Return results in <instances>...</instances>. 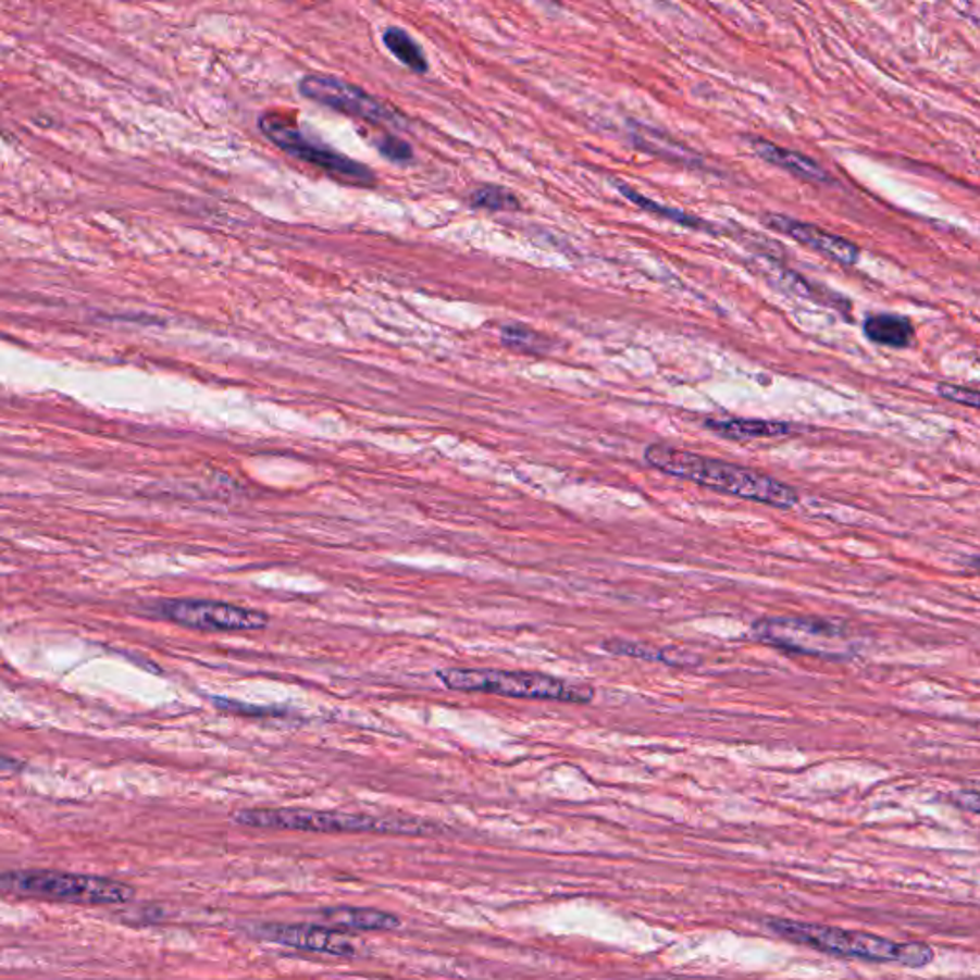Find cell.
<instances>
[{
  "mask_svg": "<svg viewBox=\"0 0 980 980\" xmlns=\"http://www.w3.org/2000/svg\"><path fill=\"white\" fill-rule=\"evenodd\" d=\"M644 460L654 470L662 471L672 477L692 481L695 485L707 486L722 495L735 496L742 500L765 504L781 510H790L798 504L797 491L778 479L724 460L695 455L684 448L649 445L644 452Z\"/></svg>",
  "mask_w": 980,
  "mask_h": 980,
  "instance_id": "1",
  "label": "cell"
},
{
  "mask_svg": "<svg viewBox=\"0 0 980 980\" xmlns=\"http://www.w3.org/2000/svg\"><path fill=\"white\" fill-rule=\"evenodd\" d=\"M768 927L785 941L818 950L823 954L871 964H898L902 967H927L934 959L931 946L923 942H894L879 934L846 931L831 925L806 923L795 919H770Z\"/></svg>",
  "mask_w": 980,
  "mask_h": 980,
  "instance_id": "2",
  "label": "cell"
},
{
  "mask_svg": "<svg viewBox=\"0 0 980 980\" xmlns=\"http://www.w3.org/2000/svg\"><path fill=\"white\" fill-rule=\"evenodd\" d=\"M232 820L239 826L263 829H289L307 833H385V835H435L441 829L418 818H377L368 814L314 812L294 808L238 810Z\"/></svg>",
  "mask_w": 980,
  "mask_h": 980,
  "instance_id": "3",
  "label": "cell"
},
{
  "mask_svg": "<svg viewBox=\"0 0 980 980\" xmlns=\"http://www.w3.org/2000/svg\"><path fill=\"white\" fill-rule=\"evenodd\" d=\"M437 678L455 692L503 695L531 702H561L588 705L596 692L591 685L573 684L541 672L498 669H443Z\"/></svg>",
  "mask_w": 980,
  "mask_h": 980,
  "instance_id": "4",
  "label": "cell"
},
{
  "mask_svg": "<svg viewBox=\"0 0 980 980\" xmlns=\"http://www.w3.org/2000/svg\"><path fill=\"white\" fill-rule=\"evenodd\" d=\"M753 636L766 646L823 661H848L858 642L843 622L821 617H762L753 622Z\"/></svg>",
  "mask_w": 980,
  "mask_h": 980,
  "instance_id": "5",
  "label": "cell"
},
{
  "mask_svg": "<svg viewBox=\"0 0 980 980\" xmlns=\"http://www.w3.org/2000/svg\"><path fill=\"white\" fill-rule=\"evenodd\" d=\"M4 893L37 896L47 901L73 902V904H125L135 898V889L106 877L62 873L48 869L7 871L2 876Z\"/></svg>",
  "mask_w": 980,
  "mask_h": 980,
  "instance_id": "6",
  "label": "cell"
},
{
  "mask_svg": "<svg viewBox=\"0 0 980 980\" xmlns=\"http://www.w3.org/2000/svg\"><path fill=\"white\" fill-rule=\"evenodd\" d=\"M259 128L272 144H276L280 150H284L287 156L305 161V163H311L314 168L326 171L327 175L335 176L339 181H347V183L359 184V186H372L375 183L372 169L343 156V153L335 152L324 142L312 140L311 136L305 135L296 123L282 117L278 113L261 115Z\"/></svg>",
  "mask_w": 980,
  "mask_h": 980,
  "instance_id": "7",
  "label": "cell"
},
{
  "mask_svg": "<svg viewBox=\"0 0 980 980\" xmlns=\"http://www.w3.org/2000/svg\"><path fill=\"white\" fill-rule=\"evenodd\" d=\"M152 613L188 629L211 632H249L271 624V617L263 611L208 599H161L153 604Z\"/></svg>",
  "mask_w": 980,
  "mask_h": 980,
  "instance_id": "8",
  "label": "cell"
},
{
  "mask_svg": "<svg viewBox=\"0 0 980 980\" xmlns=\"http://www.w3.org/2000/svg\"><path fill=\"white\" fill-rule=\"evenodd\" d=\"M299 92L307 100L357 120L370 121L374 125L405 128V120L400 117V113L390 110L389 106L383 104L374 96L368 95L367 90L347 80L327 75H307L299 80Z\"/></svg>",
  "mask_w": 980,
  "mask_h": 980,
  "instance_id": "9",
  "label": "cell"
},
{
  "mask_svg": "<svg viewBox=\"0 0 980 980\" xmlns=\"http://www.w3.org/2000/svg\"><path fill=\"white\" fill-rule=\"evenodd\" d=\"M261 936L266 941L276 942L289 948L305 950L324 956L352 957L357 956L355 942L327 927L317 925H269L263 927Z\"/></svg>",
  "mask_w": 980,
  "mask_h": 980,
  "instance_id": "10",
  "label": "cell"
},
{
  "mask_svg": "<svg viewBox=\"0 0 980 980\" xmlns=\"http://www.w3.org/2000/svg\"><path fill=\"white\" fill-rule=\"evenodd\" d=\"M766 224L772 231L790 236L798 244L814 249L816 253L828 257L835 263L854 266L860 259V249L856 248L853 241L841 238L838 234L821 231L814 224L801 223V221H795V219H790V216L785 215H768L766 216Z\"/></svg>",
  "mask_w": 980,
  "mask_h": 980,
  "instance_id": "11",
  "label": "cell"
},
{
  "mask_svg": "<svg viewBox=\"0 0 980 980\" xmlns=\"http://www.w3.org/2000/svg\"><path fill=\"white\" fill-rule=\"evenodd\" d=\"M750 148L760 160L768 161L783 171H790L791 175L798 176L803 181H808V183H828L829 181L828 173L816 161L806 158L803 153L791 152V150L768 142L765 138H753Z\"/></svg>",
  "mask_w": 980,
  "mask_h": 980,
  "instance_id": "12",
  "label": "cell"
},
{
  "mask_svg": "<svg viewBox=\"0 0 980 980\" xmlns=\"http://www.w3.org/2000/svg\"><path fill=\"white\" fill-rule=\"evenodd\" d=\"M322 916L330 923L355 929V931H397L402 927L399 917L372 908H351V906H337V908L322 909Z\"/></svg>",
  "mask_w": 980,
  "mask_h": 980,
  "instance_id": "13",
  "label": "cell"
},
{
  "mask_svg": "<svg viewBox=\"0 0 980 980\" xmlns=\"http://www.w3.org/2000/svg\"><path fill=\"white\" fill-rule=\"evenodd\" d=\"M705 427L715 431L720 437L730 438V441L781 437V435H787V433L793 431L790 423L770 422V420H747V418L707 420Z\"/></svg>",
  "mask_w": 980,
  "mask_h": 980,
  "instance_id": "14",
  "label": "cell"
},
{
  "mask_svg": "<svg viewBox=\"0 0 980 980\" xmlns=\"http://www.w3.org/2000/svg\"><path fill=\"white\" fill-rule=\"evenodd\" d=\"M864 334L877 345L904 349L914 342L916 330L908 319L898 314H873L864 322Z\"/></svg>",
  "mask_w": 980,
  "mask_h": 980,
  "instance_id": "15",
  "label": "cell"
},
{
  "mask_svg": "<svg viewBox=\"0 0 980 980\" xmlns=\"http://www.w3.org/2000/svg\"><path fill=\"white\" fill-rule=\"evenodd\" d=\"M615 188L621 191L622 196H624L627 200L632 201V203H634L636 208L644 209V211L652 213V215L662 216V219H669V221H672V223L682 224V226L694 228V231L712 232V226L705 223V221H702V219H695L694 215H687V213H684V211H678V209L665 208V206H661V203L649 200V198H646V196H642L640 191L634 190V188H630L629 184L615 183Z\"/></svg>",
  "mask_w": 980,
  "mask_h": 980,
  "instance_id": "16",
  "label": "cell"
},
{
  "mask_svg": "<svg viewBox=\"0 0 980 980\" xmlns=\"http://www.w3.org/2000/svg\"><path fill=\"white\" fill-rule=\"evenodd\" d=\"M383 45L387 47L393 57L399 60L400 64L407 65L408 70H412L414 73L427 72V58L423 54L420 45L405 29H400V27L385 29Z\"/></svg>",
  "mask_w": 980,
  "mask_h": 980,
  "instance_id": "17",
  "label": "cell"
},
{
  "mask_svg": "<svg viewBox=\"0 0 980 980\" xmlns=\"http://www.w3.org/2000/svg\"><path fill=\"white\" fill-rule=\"evenodd\" d=\"M500 339L508 349L523 352V355H533V357H543L551 349V342L546 335L538 334L533 327L523 326V324L504 326Z\"/></svg>",
  "mask_w": 980,
  "mask_h": 980,
  "instance_id": "18",
  "label": "cell"
},
{
  "mask_svg": "<svg viewBox=\"0 0 980 980\" xmlns=\"http://www.w3.org/2000/svg\"><path fill=\"white\" fill-rule=\"evenodd\" d=\"M604 649H607L609 654L636 657V659H644V661L665 662V665H670V667H687V661H684V655L682 654L672 655L667 649L649 647L646 644H636V642L611 640V642H604Z\"/></svg>",
  "mask_w": 980,
  "mask_h": 980,
  "instance_id": "19",
  "label": "cell"
},
{
  "mask_svg": "<svg viewBox=\"0 0 980 980\" xmlns=\"http://www.w3.org/2000/svg\"><path fill=\"white\" fill-rule=\"evenodd\" d=\"M470 203L475 209H486V211H519L521 209V201L513 191L504 186H495V184H485V186H479L477 190L471 191Z\"/></svg>",
  "mask_w": 980,
  "mask_h": 980,
  "instance_id": "20",
  "label": "cell"
},
{
  "mask_svg": "<svg viewBox=\"0 0 980 980\" xmlns=\"http://www.w3.org/2000/svg\"><path fill=\"white\" fill-rule=\"evenodd\" d=\"M936 393L941 395L942 399L952 400V402H957V405H964V407L977 408V410H980V390L962 387V385H954V383H939V385H936Z\"/></svg>",
  "mask_w": 980,
  "mask_h": 980,
  "instance_id": "21",
  "label": "cell"
},
{
  "mask_svg": "<svg viewBox=\"0 0 980 980\" xmlns=\"http://www.w3.org/2000/svg\"><path fill=\"white\" fill-rule=\"evenodd\" d=\"M377 150H380L383 158H387L393 163H407V161L414 158L412 146L407 140L397 138V136H383V138H380L377 140Z\"/></svg>",
  "mask_w": 980,
  "mask_h": 980,
  "instance_id": "22",
  "label": "cell"
},
{
  "mask_svg": "<svg viewBox=\"0 0 980 980\" xmlns=\"http://www.w3.org/2000/svg\"><path fill=\"white\" fill-rule=\"evenodd\" d=\"M954 803L964 810L980 814V791H959L954 795Z\"/></svg>",
  "mask_w": 980,
  "mask_h": 980,
  "instance_id": "23",
  "label": "cell"
},
{
  "mask_svg": "<svg viewBox=\"0 0 980 980\" xmlns=\"http://www.w3.org/2000/svg\"><path fill=\"white\" fill-rule=\"evenodd\" d=\"M213 703H215L216 707H221V709L244 712V715H264V712H272V710L269 709H256V707H248V705H241V703L228 702V699H221V697H215Z\"/></svg>",
  "mask_w": 980,
  "mask_h": 980,
  "instance_id": "24",
  "label": "cell"
},
{
  "mask_svg": "<svg viewBox=\"0 0 980 980\" xmlns=\"http://www.w3.org/2000/svg\"><path fill=\"white\" fill-rule=\"evenodd\" d=\"M969 566L980 573V556H975V558L969 559Z\"/></svg>",
  "mask_w": 980,
  "mask_h": 980,
  "instance_id": "25",
  "label": "cell"
}]
</instances>
